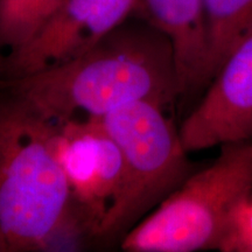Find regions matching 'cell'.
<instances>
[{
  "label": "cell",
  "mask_w": 252,
  "mask_h": 252,
  "mask_svg": "<svg viewBox=\"0 0 252 252\" xmlns=\"http://www.w3.org/2000/svg\"><path fill=\"white\" fill-rule=\"evenodd\" d=\"M137 0H63L32 39L6 54L4 78L47 70L83 55L133 15Z\"/></svg>",
  "instance_id": "cell-6"
},
{
  "label": "cell",
  "mask_w": 252,
  "mask_h": 252,
  "mask_svg": "<svg viewBox=\"0 0 252 252\" xmlns=\"http://www.w3.org/2000/svg\"><path fill=\"white\" fill-rule=\"evenodd\" d=\"M133 17L143 19L171 41L181 97L207 89L206 0H137Z\"/></svg>",
  "instance_id": "cell-8"
},
{
  "label": "cell",
  "mask_w": 252,
  "mask_h": 252,
  "mask_svg": "<svg viewBox=\"0 0 252 252\" xmlns=\"http://www.w3.org/2000/svg\"><path fill=\"white\" fill-rule=\"evenodd\" d=\"M2 46L0 43V81L2 80V76H4V68H5V58L6 55L2 54Z\"/></svg>",
  "instance_id": "cell-13"
},
{
  "label": "cell",
  "mask_w": 252,
  "mask_h": 252,
  "mask_svg": "<svg viewBox=\"0 0 252 252\" xmlns=\"http://www.w3.org/2000/svg\"><path fill=\"white\" fill-rule=\"evenodd\" d=\"M63 0H0V43L8 52L27 43Z\"/></svg>",
  "instance_id": "cell-10"
},
{
  "label": "cell",
  "mask_w": 252,
  "mask_h": 252,
  "mask_svg": "<svg viewBox=\"0 0 252 252\" xmlns=\"http://www.w3.org/2000/svg\"><path fill=\"white\" fill-rule=\"evenodd\" d=\"M46 121L102 118L122 106L150 102L172 108L180 98L171 41L130 17L83 55L47 70L0 81Z\"/></svg>",
  "instance_id": "cell-1"
},
{
  "label": "cell",
  "mask_w": 252,
  "mask_h": 252,
  "mask_svg": "<svg viewBox=\"0 0 252 252\" xmlns=\"http://www.w3.org/2000/svg\"><path fill=\"white\" fill-rule=\"evenodd\" d=\"M206 13L210 83L230 52L252 31V0H206Z\"/></svg>",
  "instance_id": "cell-9"
},
{
  "label": "cell",
  "mask_w": 252,
  "mask_h": 252,
  "mask_svg": "<svg viewBox=\"0 0 252 252\" xmlns=\"http://www.w3.org/2000/svg\"><path fill=\"white\" fill-rule=\"evenodd\" d=\"M50 141L81 223L96 236L121 195L122 151L99 118L52 123Z\"/></svg>",
  "instance_id": "cell-5"
},
{
  "label": "cell",
  "mask_w": 252,
  "mask_h": 252,
  "mask_svg": "<svg viewBox=\"0 0 252 252\" xmlns=\"http://www.w3.org/2000/svg\"><path fill=\"white\" fill-rule=\"evenodd\" d=\"M0 251H9V245L6 237L4 229H2L1 223H0Z\"/></svg>",
  "instance_id": "cell-12"
},
{
  "label": "cell",
  "mask_w": 252,
  "mask_h": 252,
  "mask_svg": "<svg viewBox=\"0 0 252 252\" xmlns=\"http://www.w3.org/2000/svg\"><path fill=\"white\" fill-rule=\"evenodd\" d=\"M220 147V156L212 165L191 173L123 236V250H220L232 214L252 190V140Z\"/></svg>",
  "instance_id": "cell-3"
},
{
  "label": "cell",
  "mask_w": 252,
  "mask_h": 252,
  "mask_svg": "<svg viewBox=\"0 0 252 252\" xmlns=\"http://www.w3.org/2000/svg\"><path fill=\"white\" fill-rule=\"evenodd\" d=\"M52 122L0 89V223L9 251L43 249L75 228V204L50 141Z\"/></svg>",
  "instance_id": "cell-2"
},
{
  "label": "cell",
  "mask_w": 252,
  "mask_h": 252,
  "mask_svg": "<svg viewBox=\"0 0 252 252\" xmlns=\"http://www.w3.org/2000/svg\"><path fill=\"white\" fill-rule=\"evenodd\" d=\"M220 251L252 252V190L239 202L232 214Z\"/></svg>",
  "instance_id": "cell-11"
},
{
  "label": "cell",
  "mask_w": 252,
  "mask_h": 252,
  "mask_svg": "<svg viewBox=\"0 0 252 252\" xmlns=\"http://www.w3.org/2000/svg\"><path fill=\"white\" fill-rule=\"evenodd\" d=\"M179 130L188 152L252 140V31L226 56Z\"/></svg>",
  "instance_id": "cell-7"
},
{
  "label": "cell",
  "mask_w": 252,
  "mask_h": 252,
  "mask_svg": "<svg viewBox=\"0 0 252 252\" xmlns=\"http://www.w3.org/2000/svg\"><path fill=\"white\" fill-rule=\"evenodd\" d=\"M122 151L119 198L94 237L125 235L193 173L188 151L167 109L150 102L122 106L99 118Z\"/></svg>",
  "instance_id": "cell-4"
}]
</instances>
